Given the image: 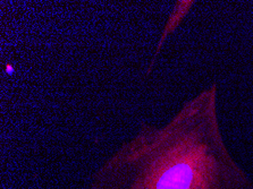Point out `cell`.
Wrapping results in <instances>:
<instances>
[{
  "instance_id": "2",
  "label": "cell",
  "mask_w": 253,
  "mask_h": 189,
  "mask_svg": "<svg viewBox=\"0 0 253 189\" xmlns=\"http://www.w3.org/2000/svg\"><path fill=\"white\" fill-rule=\"evenodd\" d=\"M6 72H8L9 74H11V73H13V68H11V66H6Z\"/></svg>"
},
{
  "instance_id": "1",
  "label": "cell",
  "mask_w": 253,
  "mask_h": 189,
  "mask_svg": "<svg viewBox=\"0 0 253 189\" xmlns=\"http://www.w3.org/2000/svg\"><path fill=\"white\" fill-rule=\"evenodd\" d=\"M217 149L181 140L135 169L113 167L97 189H253L245 173Z\"/></svg>"
}]
</instances>
